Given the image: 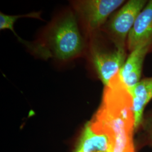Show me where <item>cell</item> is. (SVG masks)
Masks as SVG:
<instances>
[{
    "mask_svg": "<svg viewBox=\"0 0 152 152\" xmlns=\"http://www.w3.org/2000/svg\"><path fill=\"white\" fill-rule=\"evenodd\" d=\"M49 45L52 56L60 60L70 59L81 53L83 41L72 13L64 16L55 26L49 37Z\"/></svg>",
    "mask_w": 152,
    "mask_h": 152,
    "instance_id": "6da1fadb",
    "label": "cell"
},
{
    "mask_svg": "<svg viewBox=\"0 0 152 152\" xmlns=\"http://www.w3.org/2000/svg\"><path fill=\"white\" fill-rule=\"evenodd\" d=\"M148 1L130 0L105 24L104 31L117 46L127 49V40L136 18Z\"/></svg>",
    "mask_w": 152,
    "mask_h": 152,
    "instance_id": "7a4b0ae2",
    "label": "cell"
},
{
    "mask_svg": "<svg viewBox=\"0 0 152 152\" xmlns=\"http://www.w3.org/2000/svg\"><path fill=\"white\" fill-rule=\"evenodd\" d=\"M126 49L113 44L110 47L99 44L94 46L92 61L98 77L104 86L119 75L127 59Z\"/></svg>",
    "mask_w": 152,
    "mask_h": 152,
    "instance_id": "3957f363",
    "label": "cell"
},
{
    "mask_svg": "<svg viewBox=\"0 0 152 152\" xmlns=\"http://www.w3.org/2000/svg\"><path fill=\"white\" fill-rule=\"evenodd\" d=\"M124 2V0H87L78 1L76 7L88 28L96 30Z\"/></svg>",
    "mask_w": 152,
    "mask_h": 152,
    "instance_id": "277c9868",
    "label": "cell"
},
{
    "mask_svg": "<svg viewBox=\"0 0 152 152\" xmlns=\"http://www.w3.org/2000/svg\"><path fill=\"white\" fill-rule=\"evenodd\" d=\"M115 139L89 121L85 126L75 152H121Z\"/></svg>",
    "mask_w": 152,
    "mask_h": 152,
    "instance_id": "5b68a950",
    "label": "cell"
},
{
    "mask_svg": "<svg viewBox=\"0 0 152 152\" xmlns=\"http://www.w3.org/2000/svg\"><path fill=\"white\" fill-rule=\"evenodd\" d=\"M149 53V46L141 43L130 52L119 73L120 78L130 92L141 80L143 64Z\"/></svg>",
    "mask_w": 152,
    "mask_h": 152,
    "instance_id": "8992f818",
    "label": "cell"
},
{
    "mask_svg": "<svg viewBox=\"0 0 152 152\" xmlns=\"http://www.w3.org/2000/svg\"><path fill=\"white\" fill-rule=\"evenodd\" d=\"M141 43L147 44L152 53V0L148 1L137 17L127 37V49L131 52Z\"/></svg>",
    "mask_w": 152,
    "mask_h": 152,
    "instance_id": "52a82bcc",
    "label": "cell"
},
{
    "mask_svg": "<svg viewBox=\"0 0 152 152\" xmlns=\"http://www.w3.org/2000/svg\"><path fill=\"white\" fill-rule=\"evenodd\" d=\"M132 99L135 131L139 130L144 110L152 99V77L142 78L130 93Z\"/></svg>",
    "mask_w": 152,
    "mask_h": 152,
    "instance_id": "ba28073f",
    "label": "cell"
},
{
    "mask_svg": "<svg viewBox=\"0 0 152 152\" xmlns=\"http://www.w3.org/2000/svg\"><path fill=\"white\" fill-rule=\"evenodd\" d=\"M24 17H28L32 18H37L41 19L40 18V12H32L26 15H8L2 12L0 13V29H9L12 31L14 29V25L18 18Z\"/></svg>",
    "mask_w": 152,
    "mask_h": 152,
    "instance_id": "9c48e42d",
    "label": "cell"
},
{
    "mask_svg": "<svg viewBox=\"0 0 152 152\" xmlns=\"http://www.w3.org/2000/svg\"><path fill=\"white\" fill-rule=\"evenodd\" d=\"M139 129L142 130L147 145L152 147V110L144 113Z\"/></svg>",
    "mask_w": 152,
    "mask_h": 152,
    "instance_id": "30bf717a",
    "label": "cell"
}]
</instances>
